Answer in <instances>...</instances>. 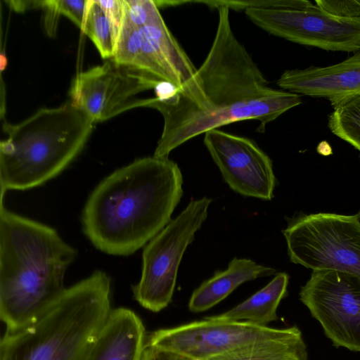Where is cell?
Here are the masks:
<instances>
[{
  "instance_id": "7",
  "label": "cell",
  "mask_w": 360,
  "mask_h": 360,
  "mask_svg": "<svg viewBox=\"0 0 360 360\" xmlns=\"http://www.w3.org/2000/svg\"><path fill=\"white\" fill-rule=\"evenodd\" d=\"M290 262L360 278V221L357 214H302L282 231Z\"/></svg>"
},
{
  "instance_id": "9",
  "label": "cell",
  "mask_w": 360,
  "mask_h": 360,
  "mask_svg": "<svg viewBox=\"0 0 360 360\" xmlns=\"http://www.w3.org/2000/svg\"><path fill=\"white\" fill-rule=\"evenodd\" d=\"M296 326L274 328L243 321L214 320L205 317L147 335L146 344L193 360H207L261 342L290 334Z\"/></svg>"
},
{
  "instance_id": "6",
  "label": "cell",
  "mask_w": 360,
  "mask_h": 360,
  "mask_svg": "<svg viewBox=\"0 0 360 360\" xmlns=\"http://www.w3.org/2000/svg\"><path fill=\"white\" fill-rule=\"evenodd\" d=\"M110 60L170 83L178 92L190 86L198 70L153 0L127 1L115 53Z\"/></svg>"
},
{
  "instance_id": "26",
  "label": "cell",
  "mask_w": 360,
  "mask_h": 360,
  "mask_svg": "<svg viewBox=\"0 0 360 360\" xmlns=\"http://www.w3.org/2000/svg\"><path fill=\"white\" fill-rule=\"evenodd\" d=\"M174 352L146 344L141 360H188Z\"/></svg>"
},
{
  "instance_id": "3",
  "label": "cell",
  "mask_w": 360,
  "mask_h": 360,
  "mask_svg": "<svg viewBox=\"0 0 360 360\" xmlns=\"http://www.w3.org/2000/svg\"><path fill=\"white\" fill-rule=\"evenodd\" d=\"M0 205V318L8 330L29 323L67 288L65 274L77 256L51 226Z\"/></svg>"
},
{
  "instance_id": "8",
  "label": "cell",
  "mask_w": 360,
  "mask_h": 360,
  "mask_svg": "<svg viewBox=\"0 0 360 360\" xmlns=\"http://www.w3.org/2000/svg\"><path fill=\"white\" fill-rule=\"evenodd\" d=\"M212 199H192L184 210L144 247L139 281L131 287L143 308L159 312L172 302L179 266L195 233L205 221Z\"/></svg>"
},
{
  "instance_id": "16",
  "label": "cell",
  "mask_w": 360,
  "mask_h": 360,
  "mask_svg": "<svg viewBox=\"0 0 360 360\" xmlns=\"http://www.w3.org/2000/svg\"><path fill=\"white\" fill-rule=\"evenodd\" d=\"M274 268L259 264L250 259L234 257L226 269L217 271L203 281L192 293L188 309L192 312H203L228 297L245 282L275 274Z\"/></svg>"
},
{
  "instance_id": "4",
  "label": "cell",
  "mask_w": 360,
  "mask_h": 360,
  "mask_svg": "<svg viewBox=\"0 0 360 360\" xmlns=\"http://www.w3.org/2000/svg\"><path fill=\"white\" fill-rule=\"evenodd\" d=\"M111 278L95 270L0 341V360H85L111 309Z\"/></svg>"
},
{
  "instance_id": "23",
  "label": "cell",
  "mask_w": 360,
  "mask_h": 360,
  "mask_svg": "<svg viewBox=\"0 0 360 360\" xmlns=\"http://www.w3.org/2000/svg\"><path fill=\"white\" fill-rule=\"evenodd\" d=\"M60 14L71 20L82 30L87 12L89 0H55Z\"/></svg>"
},
{
  "instance_id": "14",
  "label": "cell",
  "mask_w": 360,
  "mask_h": 360,
  "mask_svg": "<svg viewBox=\"0 0 360 360\" xmlns=\"http://www.w3.org/2000/svg\"><path fill=\"white\" fill-rule=\"evenodd\" d=\"M277 84L300 96L326 98L335 109L360 97V50L334 65L287 70Z\"/></svg>"
},
{
  "instance_id": "13",
  "label": "cell",
  "mask_w": 360,
  "mask_h": 360,
  "mask_svg": "<svg viewBox=\"0 0 360 360\" xmlns=\"http://www.w3.org/2000/svg\"><path fill=\"white\" fill-rule=\"evenodd\" d=\"M204 143L230 188L247 197L274 198L272 161L255 141L215 129L205 133Z\"/></svg>"
},
{
  "instance_id": "17",
  "label": "cell",
  "mask_w": 360,
  "mask_h": 360,
  "mask_svg": "<svg viewBox=\"0 0 360 360\" xmlns=\"http://www.w3.org/2000/svg\"><path fill=\"white\" fill-rule=\"evenodd\" d=\"M289 276L281 272L264 287L233 308L210 319L229 321H243L267 326L278 319L277 309L287 294Z\"/></svg>"
},
{
  "instance_id": "20",
  "label": "cell",
  "mask_w": 360,
  "mask_h": 360,
  "mask_svg": "<svg viewBox=\"0 0 360 360\" xmlns=\"http://www.w3.org/2000/svg\"><path fill=\"white\" fill-rule=\"evenodd\" d=\"M328 127L333 134L360 152V97L333 109Z\"/></svg>"
},
{
  "instance_id": "29",
  "label": "cell",
  "mask_w": 360,
  "mask_h": 360,
  "mask_svg": "<svg viewBox=\"0 0 360 360\" xmlns=\"http://www.w3.org/2000/svg\"><path fill=\"white\" fill-rule=\"evenodd\" d=\"M357 216H358V218H359V221H360V210H359V213L357 214Z\"/></svg>"
},
{
  "instance_id": "21",
  "label": "cell",
  "mask_w": 360,
  "mask_h": 360,
  "mask_svg": "<svg viewBox=\"0 0 360 360\" xmlns=\"http://www.w3.org/2000/svg\"><path fill=\"white\" fill-rule=\"evenodd\" d=\"M195 2L202 3L210 7L223 5L229 9L236 11H245L249 8L297 9L308 7L312 4L307 0L197 1Z\"/></svg>"
},
{
  "instance_id": "18",
  "label": "cell",
  "mask_w": 360,
  "mask_h": 360,
  "mask_svg": "<svg viewBox=\"0 0 360 360\" xmlns=\"http://www.w3.org/2000/svg\"><path fill=\"white\" fill-rule=\"evenodd\" d=\"M207 360H308L307 346L296 326L289 335L261 342Z\"/></svg>"
},
{
  "instance_id": "28",
  "label": "cell",
  "mask_w": 360,
  "mask_h": 360,
  "mask_svg": "<svg viewBox=\"0 0 360 360\" xmlns=\"http://www.w3.org/2000/svg\"><path fill=\"white\" fill-rule=\"evenodd\" d=\"M327 145H328V143L325 142V146H323L324 147H323V146L320 143L318 148H323V149L319 150L318 152L320 154L323 155H328L330 154L331 148H330V146H327Z\"/></svg>"
},
{
  "instance_id": "11",
  "label": "cell",
  "mask_w": 360,
  "mask_h": 360,
  "mask_svg": "<svg viewBox=\"0 0 360 360\" xmlns=\"http://www.w3.org/2000/svg\"><path fill=\"white\" fill-rule=\"evenodd\" d=\"M248 18L276 37L326 51L360 50V20H345L330 14L316 4L297 9L249 8Z\"/></svg>"
},
{
  "instance_id": "12",
  "label": "cell",
  "mask_w": 360,
  "mask_h": 360,
  "mask_svg": "<svg viewBox=\"0 0 360 360\" xmlns=\"http://www.w3.org/2000/svg\"><path fill=\"white\" fill-rule=\"evenodd\" d=\"M161 83L140 70L108 60L76 75L69 91L70 100L95 124L141 107L143 99L135 96L155 89Z\"/></svg>"
},
{
  "instance_id": "1",
  "label": "cell",
  "mask_w": 360,
  "mask_h": 360,
  "mask_svg": "<svg viewBox=\"0 0 360 360\" xmlns=\"http://www.w3.org/2000/svg\"><path fill=\"white\" fill-rule=\"evenodd\" d=\"M218 9V24L211 48L182 92L165 98H145L143 107L158 110L164 119L153 156L168 158L187 141L219 127L257 120L259 132L281 115L302 103L300 96L268 86V81L230 24L229 8Z\"/></svg>"
},
{
  "instance_id": "5",
  "label": "cell",
  "mask_w": 360,
  "mask_h": 360,
  "mask_svg": "<svg viewBox=\"0 0 360 360\" xmlns=\"http://www.w3.org/2000/svg\"><path fill=\"white\" fill-rule=\"evenodd\" d=\"M94 123L70 100L43 108L15 124L5 122L0 143L1 193L41 186L61 173L81 153Z\"/></svg>"
},
{
  "instance_id": "2",
  "label": "cell",
  "mask_w": 360,
  "mask_h": 360,
  "mask_svg": "<svg viewBox=\"0 0 360 360\" xmlns=\"http://www.w3.org/2000/svg\"><path fill=\"white\" fill-rule=\"evenodd\" d=\"M183 176L168 158L145 157L116 169L89 195L82 231L98 250L128 256L172 220L183 195Z\"/></svg>"
},
{
  "instance_id": "19",
  "label": "cell",
  "mask_w": 360,
  "mask_h": 360,
  "mask_svg": "<svg viewBox=\"0 0 360 360\" xmlns=\"http://www.w3.org/2000/svg\"><path fill=\"white\" fill-rule=\"evenodd\" d=\"M96 46L103 59L113 58L120 32L96 0H89L86 15L81 30Z\"/></svg>"
},
{
  "instance_id": "25",
  "label": "cell",
  "mask_w": 360,
  "mask_h": 360,
  "mask_svg": "<svg viewBox=\"0 0 360 360\" xmlns=\"http://www.w3.org/2000/svg\"><path fill=\"white\" fill-rule=\"evenodd\" d=\"M41 8L44 13V26L48 34L51 37L55 34L58 16L60 15L57 10L55 0L41 1Z\"/></svg>"
},
{
  "instance_id": "10",
  "label": "cell",
  "mask_w": 360,
  "mask_h": 360,
  "mask_svg": "<svg viewBox=\"0 0 360 360\" xmlns=\"http://www.w3.org/2000/svg\"><path fill=\"white\" fill-rule=\"evenodd\" d=\"M300 299L336 347L360 352V278L337 271H313Z\"/></svg>"
},
{
  "instance_id": "27",
  "label": "cell",
  "mask_w": 360,
  "mask_h": 360,
  "mask_svg": "<svg viewBox=\"0 0 360 360\" xmlns=\"http://www.w3.org/2000/svg\"><path fill=\"white\" fill-rule=\"evenodd\" d=\"M7 2L14 10L17 11L41 8V1H9Z\"/></svg>"
},
{
  "instance_id": "22",
  "label": "cell",
  "mask_w": 360,
  "mask_h": 360,
  "mask_svg": "<svg viewBox=\"0 0 360 360\" xmlns=\"http://www.w3.org/2000/svg\"><path fill=\"white\" fill-rule=\"evenodd\" d=\"M323 10L345 20H360V0H316Z\"/></svg>"
},
{
  "instance_id": "15",
  "label": "cell",
  "mask_w": 360,
  "mask_h": 360,
  "mask_svg": "<svg viewBox=\"0 0 360 360\" xmlns=\"http://www.w3.org/2000/svg\"><path fill=\"white\" fill-rule=\"evenodd\" d=\"M146 338L144 324L134 311L112 309L85 360H141Z\"/></svg>"
},
{
  "instance_id": "24",
  "label": "cell",
  "mask_w": 360,
  "mask_h": 360,
  "mask_svg": "<svg viewBox=\"0 0 360 360\" xmlns=\"http://www.w3.org/2000/svg\"><path fill=\"white\" fill-rule=\"evenodd\" d=\"M111 22L120 33L125 15L124 0H96Z\"/></svg>"
}]
</instances>
